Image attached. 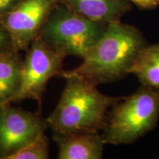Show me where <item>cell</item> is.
I'll return each instance as SVG.
<instances>
[{
	"mask_svg": "<svg viewBox=\"0 0 159 159\" xmlns=\"http://www.w3.org/2000/svg\"><path fill=\"white\" fill-rule=\"evenodd\" d=\"M61 77L66 85L55 110L45 119L49 128L56 134L100 132L108 109L122 97L106 96L77 75L63 71Z\"/></svg>",
	"mask_w": 159,
	"mask_h": 159,
	"instance_id": "1",
	"label": "cell"
},
{
	"mask_svg": "<svg viewBox=\"0 0 159 159\" xmlns=\"http://www.w3.org/2000/svg\"><path fill=\"white\" fill-rule=\"evenodd\" d=\"M148 44L140 32L119 21L108 24L102 37L70 74L98 85L124 78L130 74L139 52Z\"/></svg>",
	"mask_w": 159,
	"mask_h": 159,
	"instance_id": "2",
	"label": "cell"
},
{
	"mask_svg": "<svg viewBox=\"0 0 159 159\" xmlns=\"http://www.w3.org/2000/svg\"><path fill=\"white\" fill-rule=\"evenodd\" d=\"M107 115L102 129L105 144H128L150 132L159 118V91L142 86L122 97Z\"/></svg>",
	"mask_w": 159,
	"mask_h": 159,
	"instance_id": "3",
	"label": "cell"
},
{
	"mask_svg": "<svg viewBox=\"0 0 159 159\" xmlns=\"http://www.w3.org/2000/svg\"><path fill=\"white\" fill-rule=\"evenodd\" d=\"M107 26L57 3L38 37L65 57L72 55L83 59L102 37Z\"/></svg>",
	"mask_w": 159,
	"mask_h": 159,
	"instance_id": "4",
	"label": "cell"
},
{
	"mask_svg": "<svg viewBox=\"0 0 159 159\" xmlns=\"http://www.w3.org/2000/svg\"><path fill=\"white\" fill-rule=\"evenodd\" d=\"M22 61L21 84L11 103L25 99L41 102L49 81L61 76L65 57L37 37L26 50Z\"/></svg>",
	"mask_w": 159,
	"mask_h": 159,
	"instance_id": "5",
	"label": "cell"
},
{
	"mask_svg": "<svg viewBox=\"0 0 159 159\" xmlns=\"http://www.w3.org/2000/svg\"><path fill=\"white\" fill-rule=\"evenodd\" d=\"M58 2L59 0H21L0 16V24L8 33L13 50L19 52L28 49Z\"/></svg>",
	"mask_w": 159,
	"mask_h": 159,
	"instance_id": "6",
	"label": "cell"
},
{
	"mask_svg": "<svg viewBox=\"0 0 159 159\" xmlns=\"http://www.w3.org/2000/svg\"><path fill=\"white\" fill-rule=\"evenodd\" d=\"M46 120L37 113L0 104V159H8L20 149L45 134Z\"/></svg>",
	"mask_w": 159,
	"mask_h": 159,
	"instance_id": "7",
	"label": "cell"
},
{
	"mask_svg": "<svg viewBox=\"0 0 159 159\" xmlns=\"http://www.w3.org/2000/svg\"><path fill=\"white\" fill-rule=\"evenodd\" d=\"M58 148L59 159H100L104 142L99 132L56 134L53 136Z\"/></svg>",
	"mask_w": 159,
	"mask_h": 159,
	"instance_id": "8",
	"label": "cell"
},
{
	"mask_svg": "<svg viewBox=\"0 0 159 159\" xmlns=\"http://www.w3.org/2000/svg\"><path fill=\"white\" fill-rule=\"evenodd\" d=\"M75 13L97 22L108 24L119 21L129 6L123 0H59Z\"/></svg>",
	"mask_w": 159,
	"mask_h": 159,
	"instance_id": "9",
	"label": "cell"
},
{
	"mask_svg": "<svg viewBox=\"0 0 159 159\" xmlns=\"http://www.w3.org/2000/svg\"><path fill=\"white\" fill-rule=\"evenodd\" d=\"M22 61L14 50L0 52V104L11 102L21 84Z\"/></svg>",
	"mask_w": 159,
	"mask_h": 159,
	"instance_id": "10",
	"label": "cell"
},
{
	"mask_svg": "<svg viewBox=\"0 0 159 159\" xmlns=\"http://www.w3.org/2000/svg\"><path fill=\"white\" fill-rule=\"evenodd\" d=\"M130 74L136 75L143 86L159 91V43L147 44L139 52Z\"/></svg>",
	"mask_w": 159,
	"mask_h": 159,
	"instance_id": "11",
	"label": "cell"
},
{
	"mask_svg": "<svg viewBox=\"0 0 159 159\" xmlns=\"http://www.w3.org/2000/svg\"><path fill=\"white\" fill-rule=\"evenodd\" d=\"M49 142L45 134L9 157L8 159H48Z\"/></svg>",
	"mask_w": 159,
	"mask_h": 159,
	"instance_id": "12",
	"label": "cell"
},
{
	"mask_svg": "<svg viewBox=\"0 0 159 159\" xmlns=\"http://www.w3.org/2000/svg\"><path fill=\"white\" fill-rule=\"evenodd\" d=\"M13 50L11 37L7 30L0 24V52Z\"/></svg>",
	"mask_w": 159,
	"mask_h": 159,
	"instance_id": "13",
	"label": "cell"
},
{
	"mask_svg": "<svg viewBox=\"0 0 159 159\" xmlns=\"http://www.w3.org/2000/svg\"><path fill=\"white\" fill-rule=\"evenodd\" d=\"M21 0H0V16L12 10Z\"/></svg>",
	"mask_w": 159,
	"mask_h": 159,
	"instance_id": "14",
	"label": "cell"
},
{
	"mask_svg": "<svg viewBox=\"0 0 159 159\" xmlns=\"http://www.w3.org/2000/svg\"><path fill=\"white\" fill-rule=\"evenodd\" d=\"M133 2L144 7H150L159 4V0H130Z\"/></svg>",
	"mask_w": 159,
	"mask_h": 159,
	"instance_id": "15",
	"label": "cell"
}]
</instances>
